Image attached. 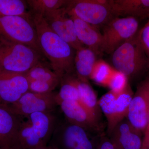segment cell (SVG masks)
Listing matches in <instances>:
<instances>
[{"label": "cell", "mask_w": 149, "mask_h": 149, "mask_svg": "<svg viewBox=\"0 0 149 149\" xmlns=\"http://www.w3.org/2000/svg\"><path fill=\"white\" fill-rule=\"evenodd\" d=\"M31 13L42 52L61 81L74 70L76 51L51 29L42 15Z\"/></svg>", "instance_id": "cell-1"}, {"label": "cell", "mask_w": 149, "mask_h": 149, "mask_svg": "<svg viewBox=\"0 0 149 149\" xmlns=\"http://www.w3.org/2000/svg\"><path fill=\"white\" fill-rule=\"evenodd\" d=\"M43 56L29 46L0 36V73L25 74L43 61Z\"/></svg>", "instance_id": "cell-2"}, {"label": "cell", "mask_w": 149, "mask_h": 149, "mask_svg": "<svg viewBox=\"0 0 149 149\" xmlns=\"http://www.w3.org/2000/svg\"><path fill=\"white\" fill-rule=\"evenodd\" d=\"M114 69L128 78L139 75L149 68V58L138 37V32L112 54Z\"/></svg>", "instance_id": "cell-3"}, {"label": "cell", "mask_w": 149, "mask_h": 149, "mask_svg": "<svg viewBox=\"0 0 149 149\" xmlns=\"http://www.w3.org/2000/svg\"><path fill=\"white\" fill-rule=\"evenodd\" d=\"M0 36L29 46L43 55L32 21L21 17L0 15Z\"/></svg>", "instance_id": "cell-4"}, {"label": "cell", "mask_w": 149, "mask_h": 149, "mask_svg": "<svg viewBox=\"0 0 149 149\" xmlns=\"http://www.w3.org/2000/svg\"><path fill=\"white\" fill-rule=\"evenodd\" d=\"M65 8L69 14L97 28L104 26L115 17L107 0H70Z\"/></svg>", "instance_id": "cell-5"}, {"label": "cell", "mask_w": 149, "mask_h": 149, "mask_svg": "<svg viewBox=\"0 0 149 149\" xmlns=\"http://www.w3.org/2000/svg\"><path fill=\"white\" fill-rule=\"evenodd\" d=\"M48 145L56 149H96L88 131L66 120L58 121Z\"/></svg>", "instance_id": "cell-6"}, {"label": "cell", "mask_w": 149, "mask_h": 149, "mask_svg": "<svg viewBox=\"0 0 149 149\" xmlns=\"http://www.w3.org/2000/svg\"><path fill=\"white\" fill-rule=\"evenodd\" d=\"M139 22L133 17H115L104 26L102 50L112 54L138 32Z\"/></svg>", "instance_id": "cell-7"}, {"label": "cell", "mask_w": 149, "mask_h": 149, "mask_svg": "<svg viewBox=\"0 0 149 149\" xmlns=\"http://www.w3.org/2000/svg\"><path fill=\"white\" fill-rule=\"evenodd\" d=\"M133 93L129 84L125 90L119 93L110 91L98 101L100 109L107 121V132L110 135L120 121L127 118L128 108Z\"/></svg>", "instance_id": "cell-8"}, {"label": "cell", "mask_w": 149, "mask_h": 149, "mask_svg": "<svg viewBox=\"0 0 149 149\" xmlns=\"http://www.w3.org/2000/svg\"><path fill=\"white\" fill-rule=\"evenodd\" d=\"M42 15L51 29L75 51L85 47L77 38L74 22L65 7Z\"/></svg>", "instance_id": "cell-9"}, {"label": "cell", "mask_w": 149, "mask_h": 149, "mask_svg": "<svg viewBox=\"0 0 149 149\" xmlns=\"http://www.w3.org/2000/svg\"><path fill=\"white\" fill-rule=\"evenodd\" d=\"M56 94L54 92L38 94L28 91L16 102L8 106L15 114L22 117L26 118L37 112L52 111L58 105Z\"/></svg>", "instance_id": "cell-10"}, {"label": "cell", "mask_w": 149, "mask_h": 149, "mask_svg": "<svg viewBox=\"0 0 149 149\" xmlns=\"http://www.w3.org/2000/svg\"><path fill=\"white\" fill-rule=\"evenodd\" d=\"M149 110V77L138 85L128 108L127 118L136 130L146 129Z\"/></svg>", "instance_id": "cell-11"}, {"label": "cell", "mask_w": 149, "mask_h": 149, "mask_svg": "<svg viewBox=\"0 0 149 149\" xmlns=\"http://www.w3.org/2000/svg\"><path fill=\"white\" fill-rule=\"evenodd\" d=\"M22 117L0 104V149H21L19 131Z\"/></svg>", "instance_id": "cell-12"}, {"label": "cell", "mask_w": 149, "mask_h": 149, "mask_svg": "<svg viewBox=\"0 0 149 149\" xmlns=\"http://www.w3.org/2000/svg\"><path fill=\"white\" fill-rule=\"evenodd\" d=\"M29 91V81L24 74L0 73V104L16 102Z\"/></svg>", "instance_id": "cell-13"}, {"label": "cell", "mask_w": 149, "mask_h": 149, "mask_svg": "<svg viewBox=\"0 0 149 149\" xmlns=\"http://www.w3.org/2000/svg\"><path fill=\"white\" fill-rule=\"evenodd\" d=\"M58 105L70 123L80 126L88 131L99 129L98 122L80 102L64 101Z\"/></svg>", "instance_id": "cell-14"}, {"label": "cell", "mask_w": 149, "mask_h": 149, "mask_svg": "<svg viewBox=\"0 0 149 149\" xmlns=\"http://www.w3.org/2000/svg\"><path fill=\"white\" fill-rule=\"evenodd\" d=\"M141 132L125 118L116 126L109 135L110 139L116 149H141L143 141Z\"/></svg>", "instance_id": "cell-15"}, {"label": "cell", "mask_w": 149, "mask_h": 149, "mask_svg": "<svg viewBox=\"0 0 149 149\" xmlns=\"http://www.w3.org/2000/svg\"><path fill=\"white\" fill-rule=\"evenodd\" d=\"M115 17H149V0H107Z\"/></svg>", "instance_id": "cell-16"}, {"label": "cell", "mask_w": 149, "mask_h": 149, "mask_svg": "<svg viewBox=\"0 0 149 149\" xmlns=\"http://www.w3.org/2000/svg\"><path fill=\"white\" fill-rule=\"evenodd\" d=\"M69 15L74 22L76 35L80 42L94 52L97 55L103 53L102 35L97 28L74 15Z\"/></svg>", "instance_id": "cell-17"}, {"label": "cell", "mask_w": 149, "mask_h": 149, "mask_svg": "<svg viewBox=\"0 0 149 149\" xmlns=\"http://www.w3.org/2000/svg\"><path fill=\"white\" fill-rule=\"evenodd\" d=\"M26 118L43 144L47 146L58 122L53 111L33 113Z\"/></svg>", "instance_id": "cell-18"}, {"label": "cell", "mask_w": 149, "mask_h": 149, "mask_svg": "<svg viewBox=\"0 0 149 149\" xmlns=\"http://www.w3.org/2000/svg\"><path fill=\"white\" fill-rule=\"evenodd\" d=\"M69 76L78 90L80 103L98 122L100 107L95 91L88 82L82 81L71 74Z\"/></svg>", "instance_id": "cell-19"}, {"label": "cell", "mask_w": 149, "mask_h": 149, "mask_svg": "<svg viewBox=\"0 0 149 149\" xmlns=\"http://www.w3.org/2000/svg\"><path fill=\"white\" fill-rule=\"evenodd\" d=\"M97 61L96 54L86 47H83L76 51L74 67L77 77L82 81L88 82Z\"/></svg>", "instance_id": "cell-20"}, {"label": "cell", "mask_w": 149, "mask_h": 149, "mask_svg": "<svg viewBox=\"0 0 149 149\" xmlns=\"http://www.w3.org/2000/svg\"><path fill=\"white\" fill-rule=\"evenodd\" d=\"M27 7L26 1L0 0V15L21 17L32 21V13Z\"/></svg>", "instance_id": "cell-21"}, {"label": "cell", "mask_w": 149, "mask_h": 149, "mask_svg": "<svg viewBox=\"0 0 149 149\" xmlns=\"http://www.w3.org/2000/svg\"><path fill=\"white\" fill-rule=\"evenodd\" d=\"M19 139L21 149H35L45 146L34 132L28 120H23L19 131Z\"/></svg>", "instance_id": "cell-22"}, {"label": "cell", "mask_w": 149, "mask_h": 149, "mask_svg": "<svg viewBox=\"0 0 149 149\" xmlns=\"http://www.w3.org/2000/svg\"><path fill=\"white\" fill-rule=\"evenodd\" d=\"M24 75L29 82L33 80H40L61 83L60 79L57 74L43 61L35 65Z\"/></svg>", "instance_id": "cell-23"}, {"label": "cell", "mask_w": 149, "mask_h": 149, "mask_svg": "<svg viewBox=\"0 0 149 149\" xmlns=\"http://www.w3.org/2000/svg\"><path fill=\"white\" fill-rule=\"evenodd\" d=\"M60 83V90L58 93H56V102L58 105L60 103L64 101L80 102L78 90L70 79L69 74L65 75L62 79Z\"/></svg>", "instance_id": "cell-24"}, {"label": "cell", "mask_w": 149, "mask_h": 149, "mask_svg": "<svg viewBox=\"0 0 149 149\" xmlns=\"http://www.w3.org/2000/svg\"><path fill=\"white\" fill-rule=\"evenodd\" d=\"M27 6L31 13L43 14L49 11L64 7L68 1L65 0H27Z\"/></svg>", "instance_id": "cell-25"}, {"label": "cell", "mask_w": 149, "mask_h": 149, "mask_svg": "<svg viewBox=\"0 0 149 149\" xmlns=\"http://www.w3.org/2000/svg\"><path fill=\"white\" fill-rule=\"evenodd\" d=\"M114 69L104 61L101 59L97 60L90 79L99 85L107 87Z\"/></svg>", "instance_id": "cell-26"}, {"label": "cell", "mask_w": 149, "mask_h": 149, "mask_svg": "<svg viewBox=\"0 0 149 149\" xmlns=\"http://www.w3.org/2000/svg\"><path fill=\"white\" fill-rule=\"evenodd\" d=\"M128 84V77L122 72L114 69L107 87L113 93H119L125 90Z\"/></svg>", "instance_id": "cell-27"}, {"label": "cell", "mask_w": 149, "mask_h": 149, "mask_svg": "<svg viewBox=\"0 0 149 149\" xmlns=\"http://www.w3.org/2000/svg\"><path fill=\"white\" fill-rule=\"evenodd\" d=\"M58 82H50L40 80H33L29 82V91L38 94H46L53 92Z\"/></svg>", "instance_id": "cell-28"}, {"label": "cell", "mask_w": 149, "mask_h": 149, "mask_svg": "<svg viewBox=\"0 0 149 149\" xmlns=\"http://www.w3.org/2000/svg\"><path fill=\"white\" fill-rule=\"evenodd\" d=\"M138 37L149 58V18L145 26L138 32Z\"/></svg>", "instance_id": "cell-29"}, {"label": "cell", "mask_w": 149, "mask_h": 149, "mask_svg": "<svg viewBox=\"0 0 149 149\" xmlns=\"http://www.w3.org/2000/svg\"><path fill=\"white\" fill-rule=\"evenodd\" d=\"M145 136L143 141L142 147L145 149H149V127L147 126L145 130Z\"/></svg>", "instance_id": "cell-30"}, {"label": "cell", "mask_w": 149, "mask_h": 149, "mask_svg": "<svg viewBox=\"0 0 149 149\" xmlns=\"http://www.w3.org/2000/svg\"><path fill=\"white\" fill-rule=\"evenodd\" d=\"M35 149H56L54 148L53 147L48 145L47 146H45L41 147L40 148H37Z\"/></svg>", "instance_id": "cell-31"}, {"label": "cell", "mask_w": 149, "mask_h": 149, "mask_svg": "<svg viewBox=\"0 0 149 149\" xmlns=\"http://www.w3.org/2000/svg\"><path fill=\"white\" fill-rule=\"evenodd\" d=\"M148 126L149 127V112H148Z\"/></svg>", "instance_id": "cell-32"}, {"label": "cell", "mask_w": 149, "mask_h": 149, "mask_svg": "<svg viewBox=\"0 0 149 149\" xmlns=\"http://www.w3.org/2000/svg\"><path fill=\"white\" fill-rule=\"evenodd\" d=\"M141 149H145L144 148H143V147H142V148H141Z\"/></svg>", "instance_id": "cell-33"}, {"label": "cell", "mask_w": 149, "mask_h": 149, "mask_svg": "<svg viewBox=\"0 0 149 149\" xmlns=\"http://www.w3.org/2000/svg\"></svg>", "instance_id": "cell-34"}]
</instances>
